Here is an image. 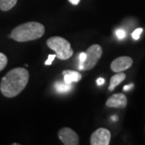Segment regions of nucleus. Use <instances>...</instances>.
<instances>
[{
    "instance_id": "obj_1",
    "label": "nucleus",
    "mask_w": 145,
    "mask_h": 145,
    "mask_svg": "<svg viewBox=\"0 0 145 145\" xmlns=\"http://www.w3.org/2000/svg\"><path fill=\"white\" fill-rule=\"evenodd\" d=\"M29 80V72L24 68L10 70L2 78L0 90L7 98H14L24 89Z\"/></svg>"
},
{
    "instance_id": "obj_2",
    "label": "nucleus",
    "mask_w": 145,
    "mask_h": 145,
    "mask_svg": "<svg viewBox=\"0 0 145 145\" xmlns=\"http://www.w3.org/2000/svg\"><path fill=\"white\" fill-rule=\"evenodd\" d=\"M44 26L38 22H27L15 27L10 37L17 42H27L35 40L44 36Z\"/></svg>"
},
{
    "instance_id": "obj_3",
    "label": "nucleus",
    "mask_w": 145,
    "mask_h": 145,
    "mask_svg": "<svg viewBox=\"0 0 145 145\" xmlns=\"http://www.w3.org/2000/svg\"><path fill=\"white\" fill-rule=\"evenodd\" d=\"M47 45L56 52L57 57L60 60H68L73 54V50L69 42L61 36H52L48 38Z\"/></svg>"
},
{
    "instance_id": "obj_4",
    "label": "nucleus",
    "mask_w": 145,
    "mask_h": 145,
    "mask_svg": "<svg viewBox=\"0 0 145 145\" xmlns=\"http://www.w3.org/2000/svg\"><path fill=\"white\" fill-rule=\"evenodd\" d=\"M86 53V59L82 64H79L80 70L92 69L99 62V59L103 55V48L99 44H93L89 48Z\"/></svg>"
},
{
    "instance_id": "obj_5",
    "label": "nucleus",
    "mask_w": 145,
    "mask_h": 145,
    "mask_svg": "<svg viewBox=\"0 0 145 145\" xmlns=\"http://www.w3.org/2000/svg\"><path fill=\"white\" fill-rule=\"evenodd\" d=\"M111 134L110 131L103 127L97 129L90 136L91 145H108L110 141Z\"/></svg>"
},
{
    "instance_id": "obj_6",
    "label": "nucleus",
    "mask_w": 145,
    "mask_h": 145,
    "mask_svg": "<svg viewBox=\"0 0 145 145\" xmlns=\"http://www.w3.org/2000/svg\"><path fill=\"white\" fill-rule=\"evenodd\" d=\"M58 138L65 145L79 144L78 134L69 127H63L58 131Z\"/></svg>"
},
{
    "instance_id": "obj_7",
    "label": "nucleus",
    "mask_w": 145,
    "mask_h": 145,
    "mask_svg": "<svg viewBox=\"0 0 145 145\" xmlns=\"http://www.w3.org/2000/svg\"><path fill=\"white\" fill-rule=\"evenodd\" d=\"M133 64L132 58L130 57H120L114 59L110 64V69L115 72L125 71L131 67Z\"/></svg>"
},
{
    "instance_id": "obj_8",
    "label": "nucleus",
    "mask_w": 145,
    "mask_h": 145,
    "mask_svg": "<svg viewBox=\"0 0 145 145\" xmlns=\"http://www.w3.org/2000/svg\"><path fill=\"white\" fill-rule=\"evenodd\" d=\"M127 103V99L123 93H115L113 94L111 97H110L106 105L108 107H112V108H125Z\"/></svg>"
},
{
    "instance_id": "obj_9",
    "label": "nucleus",
    "mask_w": 145,
    "mask_h": 145,
    "mask_svg": "<svg viewBox=\"0 0 145 145\" xmlns=\"http://www.w3.org/2000/svg\"><path fill=\"white\" fill-rule=\"evenodd\" d=\"M62 74L64 76V82L69 84L78 82L82 79V74L79 72L73 70H64Z\"/></svg>"
},
{
    "instance_id": "obj_10",
    "label": "nucleus",
    "mask_w": 145,
    "mask_h": 145,
    "mask_svg": "<svg viewBox=\"0 0 145 145\" xmlns=\"http://www.w3.org/2000/svg\"><path fill=\"white\" fill-rule=\"evenodd\" d=\"M126 78V74L122 72H118L117 74H115L114 76H112L110 78V86L108 87V90L112 91L114 90V88L119 86L120 83L124 81Z\"/></svg>"
},
{
    "instance_id": "obj_11",
    "label": "nucleus",
    "mask_w": 145,
    "mask_h": 145,
    "mask_svg": "<svg viewBox=\"0 0 145 145\" xmlns=\"http://www.w3.org/2000/svg\"><path fill=\"white\" fill-rule=\"evenodd\" d=\"M54 89L57 93H66L72 89V84L66 83L65 82H57L54 84Z\"/></svg>"
},
{
    "instance_id": "obj_12",
    "label": "nucleus",
    "mask_w": 145,
    "mask_h": 145,
    "mask_svg": "<svg viewBox=\"0 0 145 145\" xmlns=\"http://www.w3.org/2000/svg\"><path fill=\"white\" fill-rule=\"evenodd\" d=\"M18 0H0V10L3 11L12 9L17 3Z\"/></svg>"
},
{
    "instance_id": "obj_13",
    "label": "nucleus",
    "mask_w": 145,
    "mask_h": 145,
    "mask_svg": "<svg viewBox=\"0 0 145 145\" xmlns=\"http://www.w3.org/2000/svg\"><path fill=\"white\" fill-rule=\"evenodd\" d=\"M7 65V57L4 53L0 52V71L4 69Z\"/></svg>"
},
{
    "instance_id": "obj_14",
    "label": "nucleus",
    "mask_w": 145,
    "mask_h": 145,
    "mask_svg": "<svg viewBox=\"0 0 145 145\" xmlns=\"http://www.w3.org/2000/svg\"><path fill=\"white\" fill-rule=\"evenodd\" d=\"M115 35L117 36V38L119 39V40H123V39H124L126 36H127V33H126V31H125L124 29H123V28H119V29H117L116 31H115Z\"/></svg>"
},
{
    "instance_id": "obj_15",
    "label": "nucleus",
    "mask_w": 145,
    "mask_h": 145,
    "mask_svg": "<svg viewBox=\"0 0 145 145\" xmlns=\"http://www.w3.org/2000/svg\"><path fill=\"white\" fill-rule=\"evenodd\" d=\"M142 32H143V28H137V29H135V31L132 32L131 36H132V38L134 40H137L140 39V35L142 34Z\"/></svg>"
},
{
    "instance_id": "obj_16",
    "label": "nucleus",
    "mask_w": 145,
    "mask_h": 145,
    "mask_svg": "<svg viewBox=\"0 0 145 145\" xmlns=\"http://www.w3.org/2000/svg\"><path fill=\"white\" fill-rule=\"evenodd\" d=\"M57 57V55L56 54H50V55H48V59H47V61L44 62L45 64V65H52V61H54V59Z\"/></svg>"
},
{
    "instance_id": "obj_17",
    "label": "nucleus",
    "mask_w": 145,
    "mask_h": 145,
    "mask_svg": "<svg viewBox=\"0 0 145 145\" xmlns=\"http://www.w3.org/2000/svg\"><path fill=\"white\" fill-rule=\"evenodd\" d=\"M86 59V52H81L79 55V64H82Z\"/></svg>"
},
{
    "instance_id": "obj_18",
    "label": "nucleus",
    "mask_w": 145,
    "mask_h": 145,
    "mask_svg": "<svg viewBox=\"0 0 145 145\" xmlns=\"http://www.w3.org/2000/svg\"><path fill=\"white\" fill-rule=\"evenodd\" d=\"M133 86H134V85H133V84H129V85L124 86V87H123V90H124V91H128V90H130L131 89L133 88Z\"/></svg>"
},
{
    "instance_id": "obj_19",
    "label": "nucleus",
    "mask_w": 145,
    "mask_h": 145,
    "mask_svg": "<svg viewBox=\"0 0 145 145\" xmlns=\"http://www.w3.org/2000/svg\"><path fill=\"white\" fill-rule=\"evenodd\" d=\"M104 83H105V79L103 78H99L97 79V84L99 85V86H102V85H103Z\"/></svg>"
},
{
    "instance_id": "obj_20",
    "label": "nucleus",
    "mask_w": 145,
    "mask_h": 145,
    "mask_svg": "<svg viewBox=\"0 0 145 145\" xmlns=\"http://www.w3.org/2000/svg\"><path fill=\"white\" fill-rule=\"evenodd\" d=\"M69 3L72 4V5H78V3H80V1L81 0H69Z\"/></svg>"
},
{
    "instance_id": "obj_21",
    "label": "nucleus",
    "mask_w": 145,
    "mask_h": 145,
    "mask_svg": "<svg viewBox=\"0 0 145 145\" xmlns=\"http://www.w3.org/2000/svg\"><path fill=\"white\" fill-rule=\"evenodd\" d=\"M111 119H112L113 121H117V120H118V118H117L115 115H114V116H112V117H111Z\"/></svg>"
}]
</instances>
